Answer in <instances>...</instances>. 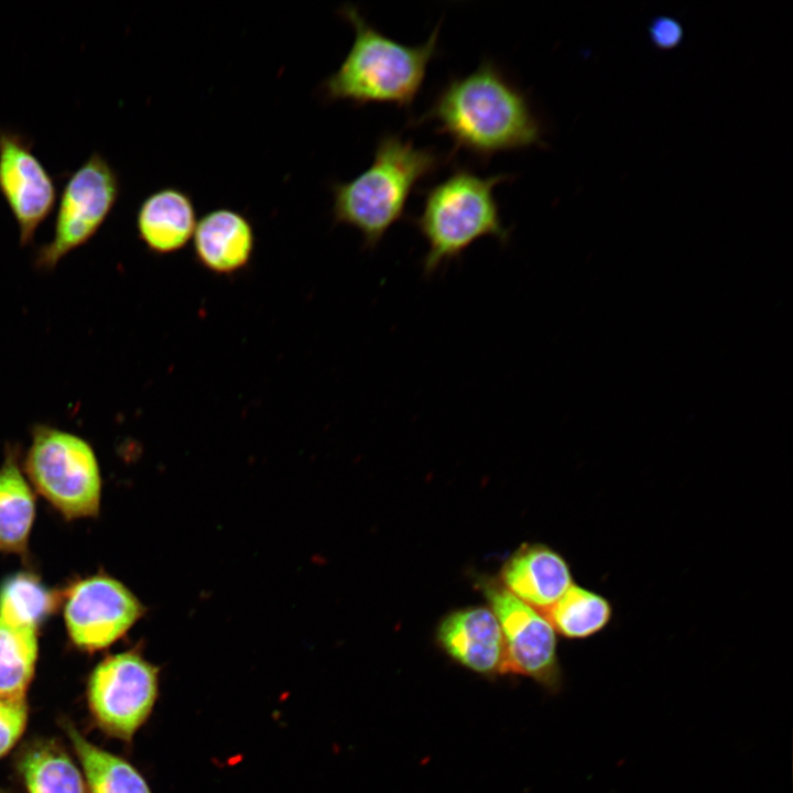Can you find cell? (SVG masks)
<instances>
[{
	"mask_svg": "<svg viewBox=\"0 0 793 793\" xmlns=\"http://www.w3.org/2000/svg\"><path fill=\"white\" fill-rule=\"evenodd\" d=\"M430 121L453 141L452 155L464 150L482 162L544 142V124L526 93L490 58L466 75L452 76L409 123Z\"/></svg>",
	"mask_w": 793,
	"mask_h": 793,
	"instance_id": "6da1fadb",
	"label": "cell"
},
{
	"mask_svg": "<svg viewBox=\"0 0 793 793\" xmlns=\"http://www.w3.org/2000/svg\"><path fill=\"white\" fill-rule=\"evenodd\" d=\"M337 12L354 28L355 39L339 67L321 83L319 97L325 102H390L410 108L438 52L439 23L426 41L410 45L376 29L354 4H344Z\"/></svg>",
	"mask_w": 793,
	"mask_h": 793,
	"instance_id": "7a4b0ae2",
	"label": "cell"
},
{
	"mask_svg": "<svg viewBox=\"0 0 793 793\" xmlns=\"http://www.w3.org/2000/svg\"><path fill=\"white\" fill-rule=\"evenodd\" d=\"M452 156L433 146H416L401 133H383L365 171L349 181L330 183L334 222L358 230L365 249L377 248L387 231L404 217L415 186Z\"/></svg>",
	"mask_w": 793,
	"mask_h": 793,
	"instance_id": "3957f363",
	"label": "cell"
},
{
	"mask_svg": "<svg viewBox=\"0 0 793 793\" xmlns=\"http://www.w3.org/2000/svg\"><path fill=\"white\" fill-rule=\"evenodd\" d=\"M508 180L509 174L480 175L457 165L445 178L421 191L423 207L411 221L427 246L422 260L424 276L431 278L460 258L480 238L509 241L510 230L502 222L493 194V188Z\"/></svg>",
	"mask_w": 793,
	"mask_h": 793,
	"instance_id": "277c9868",
	"label": "cell"
},
{
	"mask_svg": "<svg viewBox=\"0 0 793 793\" xmlns=\"http://www.w3.org/2000/svg\"><path fill=\"white\" fill-rule=\"evenodd\" d=\"M36 490L66 518L91 517L100 502V472L90 445L82 437L36 425L25 458Z\"/></svg>",
	"mask_w": 793,
	"mask_h": 793,
	"instance_id": "5b68a950",
	"label": "cell"
},
{
	"mask_svg": "<svg viewBox=\"0 0 793 793\" xmlns=\"http://www.w3.org/2000/svg\"><path fill=\"white\" fill-rule=\"evenodd\" d=\"M159 693L160 669L130 650L105 658L94 669L87 684V703L106 735L131 742L150 718Z\"/></svg>",
	"mask_w": 793,
	"mask_h": 793,
	"instance_id": "8992f818",
	"label": "cell"
},
{
	"mask_svg": "<svg viewBox=\"0 0 793 793\" xmlns=\"http://www.w3.org/2000/svg\"><path fill=\"white\" fill-rule=\"evenodd\" d=\"M121 191L117 170L93 152L65 183L52 239L39 248L35 265L52 270L69 252L88 242L116 206Z\"/></svg>",
	"mask_w": 793,
	"mask_h": 793,
	"instance_id": "52a82bcc",
	"label": "cell"
},
{
	"mask_svg": "<svg viewBox=\"0 0 793 793\" xmlns=\"http://www.w3.org/2000/svg\"><path fill=\"white\" fill-rule=\"evenodd\" d=\"M479 586L495 613L504 641L506 673L535 681L556 694L563 686L557 633L543 613L530 607L496 578L481 577Z\"/></svg>",
	"mask_w": 793,
	"mask_h": 793,
	"instance_id": "ba28073f",
	"label": "cell"
},
{
	"mask_svg": "<svg viewBox=\"0 0 793 793\" xmlns=\"http://www.w3.org/2000/svg\"><path fill=\"white\" fill-rule=\"evenodd\" d=\"M143 606L120 582L96 575L67 591L64 618L72 642L94 652L119 640L142 616Z\"/></svg>",
	"mask_w": 793,
	"mask_h": 793,
	"instance_id": "9c48e42d",
	"label": "cell"
},
{
	"mask_svg": "<svg viewBox=\"0 0 793 793\" xmlns=\"http://www.w3.org/2000/svg\"><path fill=\"white\" fill-rule=\"evenodd\" d=\"M0 195L17 222L20 245H30L55 205L56 186L32 140L10 128H0Z\"/></svg>",
	"mask_w": 793,
	"mask_h": 793,
	"instance_id": "30bf717a",
	"label": "cell"
},
{
	"mask_svg": "<svg viewBox=\"0 0 793 793\" xmlns=\"http://www.w3.org/2000/svg\"><path fill=\"white\" fill-rule=\"evenodd\" d=\"M436 641L455 662L482 676L506 674V649L500 624L489 607L453 610L436 628Z\"/></svg>",
	"mask_w": 793,
	"mask_h": 793,
	"instance_id": "8fae6325",
	"label": "cell"
},
{
	"mask_svg": "<svg viewBox=\"0 0 793 793\" xmlns=\"http://www.w3.org/2000/svg\"><path fill=\"white\" fill-rule=\"evenodd\" d=\"M500 583L513 596L545 613L574 583L567 561L542 543H525L500 569Z\"/></svg>",
	"mask_w": 793,
	"mask_h": 793,
	"instance_id": "7c38bea8",
	"label": "cell"
},
{
	"mask_svg": "<svg viewBox=\"0 0 793 793\" xmlns=\"http://www.w3.org/2000/svg\"><path fill=\"white\" fill-rule=\"evenodd\" d=\"M196 262L205 270L230 275L246 269L253 256L256 233L241 211L219 207L197 220L193 235Z\"/></svg>",
	"mask_w": 793,
	"mask_h": 793,
	"instance_id": "4fadbf2b",
	"label": "cell"
},
{
	"mask_svg": "<svg viewBox=\"0 0 793 793\" xmlns=\"http://www.w3.org/2000/svg\"><path fill=\"white\" fill-rule=\"evenodd\" d=\"M196 224L192 196L176 186L161 187L149 194L135 215L139 239L157 256L182 250L193 238Z\"/></svg>",
	"mask_w": 793,
	"mask_h": 793,
	"instance_id": "5bb4252c",
	"label": "cell"
},
{
	"mask_svg": "<svg viewBox=\"0 0 793 793\" xmlns=\"http://www.w3.org/2000/svg\"><path fill=\"white\" fill-rule=\"evenodd\" d=\"M80 763L88 793H153L143 774L128 760L88 741L70 723L64 724Z\"/></svg>",
	"mask_w": 793,
	"mask_h": 793,
	"instance_id": "9a60e30c",
	"label": "cell"
},
{
	"mask_svg": "<svg viewBox=\"0 0 793 793\" xmlns=\"http://www.w3.org/2000/svg\"><path fill=\"white\" fill-rule=\"evenodd\" d=\"M28 793H88L82 771L54 740H35L17 763Z\"/></svg>",
	"mask_w": 793,
	"mask_h": 793,
	"instance_id": "2e32d148",
	"label": "cell"
},
{
	"mask_svg": "<svg viewBox=\"0 0 793 793\" xmlns=\"http://www.w3.org/2000/svg\"><path fill=\"white\" fill-rule=\"evenodd\" d=\"M34 498L17 456L8 450L0 468V551L25 550L34 520Z\"/></svg>",
	"mask_w": 793,
	"mask_h": 793,
	"instance_id": "e0dca14e",
	"label": "cell"
},
{
	"mask_svg": "<svg viewBox=\"0 0 793 793\" xmlns=\"http://www.w3.org/2000/svg\"><path fill=\"white\" fill-rule=\"evenodd\" d=\"M612 615L613 608L607 597L572 583L544 617L556 633L571 640H583L607 628Z\"/></svg>",
	"mask_w": 793,
	"mask_h": 793,
	"instance_id": "ac0fdd59",
	"label": "cell"
},
{
	"mask_svg": "<svg viewBox=\"0 0 793 793\" xmlns=\"http://www.w3.org/2000/svg\"><path fill=\"white\" fill-rule=\"evenodd\" d=\"M36 659V629L0 618V699L25 700Z\"/></svg>",
	"mask_w": 793,
	"mask_h": 793,
	"instance_id": "d6986e66",
	"label": "cell"
},
{
	"mask_svg": "<svg viewBox=\"0 0 793 793\" xmlns=\"http://www.w3.org/2000/svg\"><path fill=\"white\" fill-rule=\"evenodd\" d=\"M57 601V595L30 573L14 574L0 585V618L13 626L37 629Z\"/></svg>",
	"mask_w": 793,
	"mask_h": 793,
	"instance_id": "ffe728a7",
	"label": "cell"
},
{
	"mask_svg": "<svg viewBox=\"0 0 793 793\" xmlns=\"http://www.w3.org/2000/svg\"><path fill=\"white\" fill-rule=\"evenodd\" d=\"M28 721L25 700L0 699V759L18 742Z\"/></svg>",
	"mask_w": 793,
	"mask_h": 793,
	"instance_id": "44dd1931",
	"label": "cell"
},
{
	"mask_svg": "<svg viewBox=\"0 0 793 793\" xmlns=\"http://www.w3.org/2000/svg\"><path fill=\"white\" fill-rule=\"evenodd\" d=\"M649 35L652 44L660 50H671L677 46L684 36L681 23L671 17L654 18L649 25Z\"/></svg>",
	"mask_w": 793,
	"mask_h": 793,
	"instance_id": "7402d4cb",
	"label": "cell"
},
{
	"mask_svg": "<svg viewBox=\"0 0 793 793\" xmlns=\"http://www.w3.org/2000/svg\"><path fill=\"white\" fill-rule=\"evenodd\" d=\"M1 793V792H0Z\"/></svg>",
	"mask_w": 793,
	"mask_h": 793,
	"instance_id": "603a6c76",
	"label": "cell"
}]
</instances>
